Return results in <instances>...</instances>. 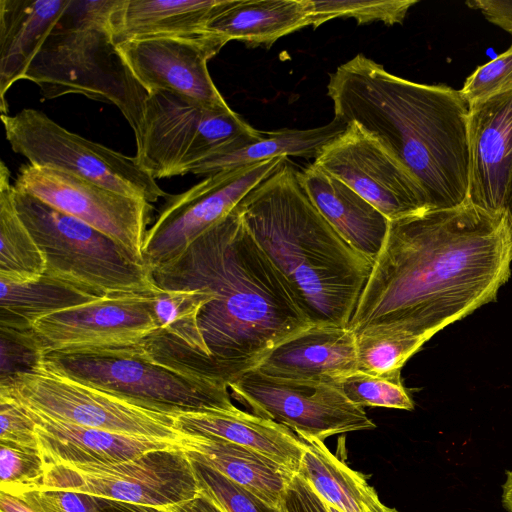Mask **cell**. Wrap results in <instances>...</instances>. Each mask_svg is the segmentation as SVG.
I'll return each instance as SVG.
<instances>
[{"label":"cell","mask_w":512,"mask_h":512,"mask_svg":"<svg viewBox=\"0 0 512 512\" xmlns=\"http://www.w3.org/2000/svg\"><path fill=\"white\" fill-rule=\"evenodd\" d=\"M281 508L284 512H329L327 503L298 473L283 494Z\"/></svg>","instance_id":"obj_41"},{"label":"cell","mask_w":512,"mask_h":512,"mask_svg":"<svg viewBox=\"0 0 512 512\" xmlns=\"http://www.w3.org/2000/svg\"><path fill=\"white\" fill-rule=\"evenodd\" d=\"M237 210L310 322L348 326L374 261L324 218L288 160Z\"/></svg>","instance_id":"obj_4"},{"label":"cell","mask_w":512,"mask_h":512,"mask_svg":"<svg viewBox=\"0 0 512 512\" xmlns=\"http://www.w3.org/2000/svg\"><path fill=\"white\" fill-rule=\"evenodd\" d=\"M45 462L38 448L0 442V491L13 496L43 486Z\"/></svg>","instance_id":"obj_36"},{"label":"cell","mask_w":512,"mask_h":512,"mask_svg":"<svg viewBox=\"0 0 512 512\" xmlns=\"http://www.w3.org/2000/svg\"><path fill=\"white\" fill-rule=\"evenodd\" d=\"M335 385L352 404L361 408L414 409V402L402 383L401 371L385 375L355 371L339 379Z\"/></svg>","instance_id":"obj_34"},{"label":"cell","mask_w":512,"mask_h":512,"mask_svg":"<svg viewBox=\"0 0 512 512\" xmlns=\"http://www.w3.org/2000/svg\"><path fill=\"white\" fill-rule=\"evenodd\" d=\"M334 118L376 137L417 179L429 210L468 198L469 105L450 86L396 76L358 54L329 75Z\"/></svg>","instance_id":"obj_3"},{"label":"cell","mask_w":512,"mask_h":512,"mask_svg":"<svg viewBox=\"0 0 512 512\" xmlns=\"http://www.w3.org/2000/svg\"><path fill=\"white\" fill-rule=\"evenodd\" d=\"M0 327L26 331L38 319L101 296L43 274L25 281L0 279Z\"/></svg>","instance_id":"obj_29"},{"label":"cell","mask_w":512,"mask_h":512,"mask_svg":"<svg viewBox=\"0 0 512 512\" xmlns=\"http://www.w3.org/2000/svg\"><path fill=\"white\" fill-rule=\"evenodd\" d=\"M27 409L36 422L38 449L45 465L116 463L181 444L70 424Z\"/></svg>","instance_id":"obj_20"},{"label":"cell","mask_w":512,"mask_h":512,"mask_svg":"<svg viewBox=\"0 0 512 512\" xmlns=\"http://www.w3.org/2000/svg\"><path fill=\"white\" fill-rule=\"evenodd\" d=\"M416 3L417 0H308L309 22L313 28L335 18H353L358 24H402Z\"/></svg>","instance_id":"obj_33"},{"label":"cell","mask_w":512,"mask_h":512,"mask_svg":"<svg viewBox=\"0 0 512 512\" xmlns=\"http://www.w3.org/2000/svg\"><path fill=\"white\" fill-rule=\"evenodd\" d=\"M1 121L12 150L31 165L64 171L149 203L168 197L135 157L70 132L41 111L25 108L1 114Z\"/></svg>","instance_id":"obj_9"},{"label":"cell","mask_w":512,"mask_h":512,"mask_svg":"<svg viewBox=\"0 0 512 512\" xmlns=\"http://www.w3.org/2000/svg\"><path fill=\"white\" fill-rule=\"evenodd\" d=\"M345 183L389 221L429 210L413 174L373 135L351 122L313 163Z\"/></svg>","instance_id":"obj_16"},{"label":"cell","mask_w":512,"mask_h":512,"mask_svg":"<svg viewBox=\"0 0 512 512\" xmlns=\"http://www.w3.org/2000/svg\"><path fill=\"white\" fill-rule=\"evenodd\" d=\"M468 200L506 214L512 192V91L469 105Z\"/></svg>","instance_id":"obj_18"},{"label":"cell","mask_w":512,"mask_h":512,"mask_svg":"<svg viewBox=\"0 0 512 512\" xmlns=\"http://www.w3.org/2000/svg\"><path fill=\"white\" fill-rule=\"evenodd\" d=\"M183 436L223 439L270 458L298 473L305 441L288 427L239 408L187 412L175 416Z\"/></svg>","instance_id":"obj_21"},{"label":"cell","mask_w":512,"mask_h":512,"mask_svg":"<svg viewBox=\"0 0 512 512\" xmlns=\"http://www.w3.org/2000/svg\"><path fill=\"white\" fill-rule=\"evenodd\" d=\"M329 512H340L336 508L332 507L331 505L327 504Z\"/></svg>","instance_id":"obj_48"},{"label":"cell","mask_w":512,"mask_h":512,"mask_svg":"<svg viewBox=\"0 0 512 512\" xmlns=\"http://www.w3.org/2000/svg\"><path fill=\"white\" fill-rule=\"evenodd\" d=\"M285 159L277 157L210 174L188 190L168 196L147 231L145 265L153 271L182 255L192 242L235 210Z\"/></svg>","instance_id":"obj_13"},{"label":"cell","mask_w":512,"mask_h":512,"mask_svg":"<svg viewBox=\"0 0 512 512\" xmlns=\"http://www.w3.org/2000/svg\"><path fill=\"white\" fill-rule=\"evenodd\" d=\"M70 0H0V110L8 114L5 94L22 80L45 38Z\"/></svg>","instance_id":"obj_23"},{"label":"cell","mask_w":512,"mask_h":512,"mask_svg":"<svg viewBox=\"0 0 512 512\" xmlns=\"http://www.w3.org/2000/svg\"><path fill=\"white\" fill-rule=\"evenodd\" d=\"M358 371L385 375L401 371L429 339L406 332L366 329L356 334Z\"/></svg>","instance_id":"obj_32"},{"label":"cell","mask_w":512,"mask_h":512,"mask_svg":"<svg viewBox=\"0 0 512 512\" xmlns=\"http://www.w3.org/2000/svg\"><path fill=\"white\" fill-rule=\"evenodd\" d=\"M152 296L158 327L155 333L198 357L220 377L211 362L199 326L200 311L213 298V294L205 289H164L155 284Z\"/></svg>","instance_id":"obj_30"},{"label":"cell","mask_w":512,"mask_h":512,"mask_svg":"<svg viewBox=\"0 0 512 512\" xmlns=\"http://www.w3.org/2000/svg\"><path fill=\"white\" fill-rule=\"evenodd\" d=\"M298 474L340 512H400L383 504L365 476L333 454L322 440L305 441Z\"/></svg>","instance_id":"obj_28"},{"label":"cell","mask_w":512,"mask_h":512,"mask_svg":"<svg viewBox=\"0 0 512 512\" xmlns=\"http://www.w3.org/2000/svg\"><path fill=\"white\" fill-rule=\"evenodd\" d=\"M16 210L41 248L46 275L101 297L153 289L150 269L112 238L13 185Z\"/></svg>","instance_id":"obj_7"},{"label":"cell","mask_w":512,"mask_h":512,"mask_svg":"<svg viewBox=\"0 0 512 512\" xmlns=\"http://www.w3.org/2000/svg\"><path fill=\"white\" fill-rule=\"evenodd\" d=\"M15 188L106 234L138 262L152 220L151 203L57 169L22 165Z\"/></svg>","instance_id":"obj_15"},{"label":"cell","mask_w":512,"mask_h":512,"mask_svg":"<svg viewBox=\"0 0 512 512\" xmlns=\"http://www.w3.org/2000/svg\"><path fill=\"white\" fill-rule=\"evenodd\" d=\"M97 498L99 512H168L164 507L128 503L102 497Z\"/></svg>","instance_id":"obj_44"},{"label":"cell","mask_w":512,"mask_h":512,"mask_svg":"<svg viewBox=\"0 0 512 512\" xmlns=\"http://www.w3.org/2000/svg\"><path fill=\"white\" fill-rule=\"evenodd\" d=\"M465 4L480 11L486 20L512 35V0H469Z\"/></svg>","instance_id":"obj_42"},{"label":"cell","mask_w":512,"mask_h":512,"mask_svg":"<svg viewBox=\"0 0 512 512\" xmlns=\"http://www.w3.org/2000/svg\"><path fill=\"white\" fill-rule=\"evenodd\" d=\"M226 45L201 33L129 40L117 48L138 82L149 93L170 91L201 103L227 105L215 86L208 61Z\"/></svg>","instance_id":"obj_17"},{"label":"cell","mask_w":512,"mask_h":512,"mask_svg":"<svg viewBox=\"0 0 512 512\" xmlns=\"http://www.w3.org/2000/svg\"><path fill=\"white\" fill-rule=\"evenodd\" d=\"M0 442L38 448L36 422L29 410L0 391Z\"/></svg>","instance_id":"obj_40"},{"label":"cell","mask_w":512,"mask_h":512,"mask_svg":"<svg viewBox=\"0 0 512 512\" xmlns=\"http://www.w3.org/2000/svg\"><path fill=\"white\" fill-rule=\"evenodd\" d=\"M501 501L503 507L512 512V469L506 471V478L502 485Z\"/></svg>","instance_id":"obj_46"},{"label":"cell","mask_w":512,"mask_h":512,"mask_svg":"<svg viewBox=\"0 0 512 512\" xmlns=\"http://www.w3.org/2000/svg\"><path fill=\"white\" fill-rule=\"evenodd\" d=\"M42 487L157 507L199 493L191 461L181 444L116 463L45 465Z\"/></svg>","instance_id":"obj_11"},{"label":"cell","mask_w":512,"mask_h":512,"mask_svg":"<svg viewBox=\"0 0 512 512\" xmlns=\"http://www.w3.org/2000/svg\"><path fill=\"white\" fill-rule=\"evenodd\" d=\"M41 362L55 372L168 415L236 408L226 381L159 359L142 345L105 354H45Z\"/></svg>","instance_id":"obj_6"},{"label":"cell","mask_w":512,"mask_h":512,"mask_svg":"<svg viewBox=\"0 0 512 512\" xmlns=\"http://www.w3.org/2000/svg\"><path fill=\"white\" fill-rule=\"evenodd\" d=\"M300 184L332 227L357 251L375 260L389 220L339 179L314 164L298 171Z\"/></svg>","instance_id":"obj_22"},{"label":"cell","mask_w":512,"mask_h":512,"mask_svg":"<svg viewBox=\"0 0 512 512\" xmlns=\"http://www.w3.org/2000/svg\"><path fill=\"white\" fill-rule=\"evenodd\" d=\"M1 376L0 383L15 375L32 370L42 359L30 330L19 331L0 327Z\"/></svg>","instance_id":"obj_38"},{"label":"cell","mask_w":512,"mask_h":512,"mask_svg":"<svg viewBox=\"0 0 512 512\" xmlns=\"http://www.w3.org/2000/svg\"><path fill=\"white\" fill-rule=\"evenodd\" d=\"M189 459L199 492L213 500L225 512H284L282 508L267 503L204 462L190 457Z\"/></svg>","instance_id":"obj_35"},{"label":"cell","mask_w":512,"mask_h":512,"mask_svg":"<svg viewBox=\"0 0 512 512\" xmlns=\"http://www.w3.org/2000/svg\"><path fill=\"white\" fill-rule=\"evenodd\" d=\"M512 91V43L493 60L478 66L465 80L460 93L472 105Z\"/></svg>","instance_id":"obj_37"},{"label":"cell","mask_w":512,"mask_h":512,"mask_svg":"<svg viewBox=\"0 0 512 512\" xmlns=\"http://www.w3.org/2000/svg\"><path fill=\"white\" fill-rule=\"evenodd\" d=\"M310 26L308 0H231L207 23L205 32L225 44L269 48L278 39Z\"/></svg>","instance_id":"obj_25"},{"label":"cell","mask_w":512,"mask_h":512,"mask_svg":"<svg viewBox=\"0 0 512 512\" xmlns=\"http://www.w3.org/2000/svg\"><path fill=\"white\" fill-rule=\"evenodd\" d=\"M157 329L151 290L100 297L55 312L35 321L30 332L43 355H88L134 349Z\"/></svg>","instance_id":"obj_14"},{"label":"cell","mask_w":512,"mask_h":512,"mask_svg":"<svg viewBox=\"0 0 512 512\" xmlns=\"http://www.w3.org/2000/svg\"><path fill=\"white\" fill-rule=\"evenodd\" d=\"M512 225L468 199L390 220L348 327L431 339L495 301L509 280Z\"/></svg>","instance_id":"obj_1"},{"label":"cell","mask_w":512,"mask_h":512,"mask_svg":"<svg viewBox=\"0 0 512 512\" xmlns=\"http://www.w3.org/2000/svg\"><path fill=\"white\" fill-rule=\"evenodd\" d=\"M151 272L160 288L213 294L200 311L199 326L211 362L228 385L312 325L237 207L182 255Z\"/></svg>","instance_id":"obj_2"},{"label":"cell","mask_w":512,"mask_h":512,"mask_svg":"<svg viewBox=\"0 0 512 512\" xmlns=\"http://www.w3.org/2000/svg\"><path fill=\"white\" fill-rule=\"evenodd\" d=\"M0 512H34L20 498L0 491Z\"/></svg>","instance_id":"obj_45"},{"label":"cell","mask_w":512,"mask_h":512,"mask_svg":"<svg viewBox=\"0 0 512 512\" xmlns=\"http://www.w3.org/2000/svg\"><path fill=\"white\" fill-rule=\"evenodd\" d=\"M190 458L204 462L267 503L281 508L283 494L295 474L244 446L214 437L184 436Z\"/></svg>","instance_id":"obj_27"},{"label":"cell","mask_w":512,"mask_h":512,"mask_svg":"<svg viewBox=\"0 0 512 512\" xmlns=\"http://www.w3.org/2000/svg\"><path fill=\"white\" fill-rule=\"evenodd\" d=\"M116 3L70 0L23 79L35 83L45 100L81 94L115 105L135 131L148 92L114 41L110 17Z\"/></svg>","instance_id":"obj_5"},{"label":"cell","mask_w":512,"mask_h":512,"mask_svg":"<svg viewBox=\"0 0 512 512\" xmlns=\"http://www.w3.org/2000/svg\"><path fill=\"white\" fill-rule=\"evenodd\" d=\"M168 512H225L209 497L198 493L195 497L164 507Z\"/></svg>","instance_id":"obj_43"},{"label":"cell","mask_w":512,"mask_h":512,"mask_svg":"<svg viewBox=\"0 0 512 512\" xmlns=\"http://www.w3.org/2000/svg\"><path fill=\"white\" fill-rule=\"evenodd\" d=\"M251 413L291 429L303 441L376 427L335 384L279 378L250 369L228 385Z\"/></svg>","instance_id":"obj_12"},{"label":"cell","mask_w":512,"mask_h":512,"mask_svg":"<svg viewBox=\"0 0 512 512\" xmlns=\"http://www.w3.org/2000/svg\"><path fill=\"white\" fill-rule=\"evenodd\" d=\"M257 132L228 104L208 105L170 91H152L134 131V157L154 179L180 176L212 153Z\"/></svg>","instance_id":"obj_8"},{"label":"cell","mask_w":512,"mask_h":512,"mask_svg":"<svg viewBox=\"0 0 512 512\" xmlns=\"http://www.w3.org/2000/svg\"><path fill=\"white\" fill-rule=\"evenodd\" d=\"M18 498L34 512H99L98 498L80 492L39 487Z\"/></svg>","instance_id":"obj_39"},{"label":"cell","mask_w":512,"mask_h":512,"mask_svg":"<svg viewBox=\"0 0 512 512\" xmlns=\"http://www.w3.org/2000/svg\"><path fill=\"white\" fill-rule=\"evenodd\" d=\"M356 339L348 326L312 324L277 345L253 369L279 378L335 384L358 371Z\"/></svg>","instance_id":"obj_19"},{"label":"cell","mask_w":512,"mask_h":512,"mask_svg":"<svg viewBox=\"0 0 512 512\" xmlns=\"http://www.w3.org/2000/svg\"><path fill=\"white\" fill-rule=\"evenodd\" d=\"M347 127L333 119L309 129H280L240 138L196 164L191 173L210 175L277 157L316 158Z\"/></svg>","instance_id":"obj_26"},{"label":"cell","mask_w":512,"mask_h":512,"mask_svg":"<svg viewBox=\"0 0 512 512\" xmlns=\"http://www.w3.org/2000/svg\"><path fill=\"white\" fill-rule=\"evenodd\" d=\"M231 0H117L110 25L117 44L129 40L205 33Z\"/></svg>","instance_id":"obj_24"},{"label":"cell","mask_w":512,"mask_h":512,"mask_svg":"<svg viewBox=\"0 0 512 512\" xmlns=\"http://www.w3.org/2000/svg\"><path fill=\"white\" fill-rule=\"evenodd\" d=\"M507 216L512 225V192H511V196H510L508 207H507Z\"/></svg>","instance_id":"obj_47"},{"label":"cell","mask_w":512,"mask_h":512,"mask_svg":"<svg viewBox=\"0 0 512 512\" xmlns=\"http://www.w3.org/2000/svg\"><path fill=\"white\" fill-rule=\"evenodd\" d=\"M10 171L0 166V279L25 281L40 277L46 270L41 248L20 218L14 201Z\"/></svg>","instance_id":"obj_31"},{"label":"cell","mask_w":512,"mask_h":512,"mask_svg":"<svg viewBox=\"0 0 512 512\" xmlns=\"http://www.w3.org/2000/svg\"><path fill=\"white\" fill-rule=\"evenodd\" d=\"M0 391L58 421L178 443L184 438L175 426V416L55 372L41 361L0 383Z\"/></svg>","instance_id":"obj_10"}]
</instances>
